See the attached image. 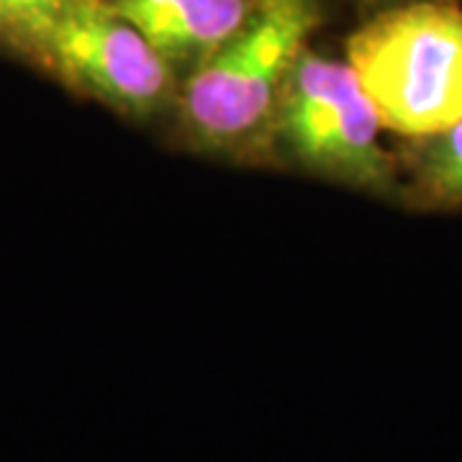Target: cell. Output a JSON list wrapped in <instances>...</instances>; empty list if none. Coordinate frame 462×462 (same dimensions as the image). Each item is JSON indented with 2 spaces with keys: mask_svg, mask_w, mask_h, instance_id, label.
Returning a JSON list of instances; mask_svg holds the SVG:
<instances>
[{
  "mask_svg": "<svg viewBox=\"0 0 462 462\" xmlns=\"http://www.w3.org/2000/svg\"><path fill=\"white\" fill-rule=\"evenodd\" d=\"M172 67L203 65L252 16L257 0H106Z\"/></svg>",
  "mask_w": 462,
  "mask_h": 462,
  "instance_id": "5",
  "label": "cell"
},
{
  "mask_svg": "<svg viewBox=\"0 0 462 462\" xmlns=\"http://www.w3.org/2000/svg\"><path fill=\"white\" fill-rule=\"evenodd\" d=\"M367 5H373L375 11H383V8H391V5H401V3H413V0H365Z\"/></svg>",
  "mask_w": 462,
  "mask_h": 462,
  "instance_id": "8",
  "label": "cell"
},
{
  "mask_svg": "<svg viewBox=\"0 0 462 462\" xmlns=\"http://www.w3.org/2000/svg\"><path fill=\"white\" fill-rule=\"evenodd\" d=\"M29 60L118 114H154L175 88V67L106 0H78Z\"/></svg>",
  "mask_w": 462,
  "mask_h": 462,
  "instance_id": "4",
  "label": "cell"
},
{
  "mask_svg": "<svg viewBox=\"0 0 462 462\" xmlns=\"http://www.w3.org/2000/svg\"><path fill=\"white\" fill-rule=\"evenodd\" d=\"M406 154L416 196L430 206L462 208V121L437 136L416 139Z\"/></svg>",
  "mask_w": 462,
  "mask_h": 462,
  "instance_id": "6",
  "label": "cell"
},
{
  "mask_svg": "<svg viewBox=\"0 0 462 462\" xmlns=\"http://www.w3.org/2000/svg\"><path fill=\"white\" fill-rule=\"evenodd\" d=\"M78 0H0V47L26 54Z\"/></svg>",
  "mask_w": 462,
  "mask_h": 462,
  "instance_id": "7",
  "label": "cell"
},
{
  "mask_svg": "<svg viewBox=\"0 0 462 462\" xmlns=\"http://www.w3.org/2000/svg\"><path fill=\"white\" fill-rule=\"evenodd\" d=\"M378 111L349 62L306 50L291 69L273 132L306 167L331 178L391 190L396 167L380 147Z\"/></svg>",
  "mask_w": 462,
  "mask_h": 462,
  "instance_id": "3",
  "label": "cell"
},
{
  "mask_svg": "<svg viewBox=\"0 0 462 462\" xmlns=\"http://www.w3.org/2000/svg\"><path fill=\"white\" fill-rule=\"evenodd\" d=\"M346 57L383 129L430 139L462 121V3L413 0L375 11Z\"/></svg>",
  "mask_w": 462,
  "mask_h": 462,
  "instance_id": "1",
  "label": "cell"
},
{
  "mask_svg": "<svg viewBox=\"0 0 462 462\" xmlns=\"http://www.w3.org/2000/svg\"><path fill=\"white\" fill-rule=\"evenodd\" d=\"M319 23V0H257L247 23L182 88L188 132L206 147L224 149L273 126L291 69Z\"/></svg>",
  "mask_w": 462,
  "mask_h": 462,
  "instance_id": "2",
  "label": "cell"
}]
</instances>
